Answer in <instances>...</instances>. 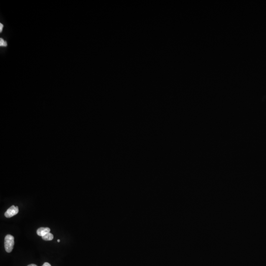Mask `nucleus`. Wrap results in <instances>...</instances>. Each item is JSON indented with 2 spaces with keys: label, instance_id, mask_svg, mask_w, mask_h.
Wrapping results in <instances>:
<instances>
[{
  "label": "nucleus",
  "instance_id": "obj_3",
  "mask_svg": "<svg viewBox=\"0 0 266 266\" xmlns=\"http://www.w3.org/2000/svg\"><path fill=\"white\" fill-rule=\"evenodd\" d=\"M50 232V229L48 227H41L37 230V234L39 236H42Z\"/></svg>",
  "mask_w": 266,
  "mask_h": 266
},
{
  "label": "nucleus",
  "instance_id": "obj_6",
  "mask_svg": "<svg viewBox=\"0 0 266 266\" xmlns=\"http://www.w3.org/2000/svg\"><path fill=\"white\" fill-rule=\"evenodd\" d=\"M42 266H51V265H50V264L48 263H47V262H46V263H44V264H43V265H42Z\"/></svg>",
  "mask_w": 266,
  "mask_h": 266
},
{
  "label": "nucleus",
  "instance_id": "obj_5",
  "mask_svg": "<svg viewBox=\"0 0 266 266\" xmlns=\"http://www.w3.org/2000/svg\"><path fill=\"white\" fill-rule=\"evenodd\" d=\"M0 45L1 47H7V43L3 39H0Z\"/></svg>",
  "mask_w": 266,
  "mask_h": 266
},
{
  "label": "nucleus",
  "instance_id": "obj_7",
  "mask_svg": "<svg viewBox=\"0 0 266 266\" xmlns=\"http://www.w3.org/2000/svg\"><path fill=\"white\" fill-rule=\"evenodd\" d=\"M3 24L1 23L0 24V32H1V31H2V29H3Z\"/></svg>",
  "mask_w": 266,
  "mask_h": 266
},
{
  "label": "nucleus",
  "instance_id": "obj_1",
  "mask_svg": "<svg viewBox=\"0 0 266 266\" xmlns=\"http://www.w3.org/2000/svg\"><path fill=\"white\" fill-rule=\"evenodd\" d=\"M14 244V237L10 235H7L4 238V248L6 252L10 253L13 250Z\"/></svg>",
  "mask_w": 266,
  "mask_h": 266
},
{
  "label": "nucleus",
  "instance_id": "obj_9",
  "mask_svg": "<svg viewBox=\"0 0 266 266\" xmlns=\"http://www.w3.org/2000/svg\"><path fill=\"white\" fill-rule=\"evenodd\" d=\"M60 239H58V241H57V242H60Z\"/></svg>",
  "mask_w": 266,
  "mask_h": 266
},
{
  "label": "nucleus",
  "instance_id": "obj_8",
  "mask_svg": "<svg viewBox=\"0 0 266 266\" xmlns=\"http://www.w3.org/2000/svg\"><path fill=\"white\" fill-rule=\"evenodd\" d=\"M28 266H37V265H35V264H30V265H28Z\"/></svg>",
  "mask_w": 266,
  "mask_h": 266
},
{
  "label": "nucleus",
  "instance_id": "obj_4",
  "mask_svg": "<svg viewBox=\"0 0 266 266\" xmlns=\"http://www.w3.org/2000/svg\"><path fill=\"white\" fill-rule=\"evenodd\" d=\"M53 238V235L50 232L47 233L45 235L42 236V239H44V241H52Z\"/></svg>",
  "mask_w": 266,
  "mask_h": 266
},
{
  "label": "nucleus",
  "instance_id": "obj_2",
  "mask_svg": "<svg viewBox=\"0 0 266 266\" xmlns=\"http://www.w3.org/2000/svg\"><path fill=\"white\" fill-rule=\"evenodd\" d=\"M19 207L12 206L6 211L4 213V216L7 218H10L11 217L16 216L19 213Z\"/></svg>",
  "mask_w": 266,
  "mask_h": 266
}]
</instances>
